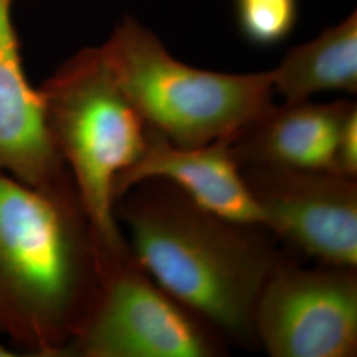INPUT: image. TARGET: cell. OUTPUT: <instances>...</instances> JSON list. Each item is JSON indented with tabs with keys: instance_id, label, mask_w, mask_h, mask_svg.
Instances as JSON below:
<instances>
[{
	"instance_id": "6da1fadb",
	"label": "cell",
	"mask_w": 357,
	"mask_h": 357,
	"mask_svg": "<svg viewBox=\"0 0 357 357\" xmlns=\"http://www.w3.org/2000/svg\"><path fill=\"white\" fill-rule=\"evenodd\" d=\"M101 278L100 246L70 175L44 187L0 171V336L65 357Z\"/></svg>"
},
{
	"instance_id": "7a4b0ae2",
	"label": "cell",
	"mask_w": 357,
	"mask_h": 357,
	"mask_svg": "<svg viewBox=\"0 0 357 357\" xmlns=\"http://www.w3.org/2000/svg\"><path fill=\"white\" fill-rule=\"evenodd\" d=\"M141 268L211 328L255 340L258 295L278 261L271 231L217 216L165 180L150 178L115 202Z\"/></svg>"
},
{
	"instance_id": "3957f363",
	"label": "cell",
	"mask_w": 357,
	"mask_h": 357,
	"mask_svg": "<svg viewBox=\"0 0 357 357\" xmlns=\"http://www.w3.org/2000/svg\"><path fill=\"white\" fill-rule=\"evenodd\" d=\"M60 153L100 249L128 255L115 217V178L144 151L149 126L119 86L101 48L78 52L38 88Z\"/></svg>"
},
{
	"instance_id": "277c9868",
	"label": "cell",
	"mask_w": 357,
	"mask_h": 357,
	"mask_svg": "<svg viewBox=\"0 0 357 357\" xmlns=\"http://www.w3.org/2000/svg\"><path fill=\"white\" fill-rule=\"evenodd\" d=\"M100 48L146 125L178 147L234 139L274 105L268 72L230 75L184 64L131 17Z\"/></svg>"
},
{
	"instance_id": "5b68a950",
	"label": "cell",
	"mask_w": 357,
	"mask_h": 357,
	"mask_svg": "<svg viewBox=\"0 0 357 357\" xmlns=\"http://www.w3.org/2000/svg\"><path fill=\"white\" fill-rule=\"evenodd\" d=\"M96 299L65 357H216L213 331L141 268L134 255L100 249Z\"/></svg>"
},
{
	"instance_id": "8992f818",
	"label": "cell",
	"mask_w": 357,
	"mask_h": 357,
	"mask_svg": "<svg viewBox=\"0 0 357 357\" xmlns=\"http://www.w3.org/2000/svg\"><path fill=\"white\" fill-rule=\"evenodd\" d=\"M253 328L268 356H356V268H303L278 258L258 295Z\"/></svg>"
},
{
	"instance_id": "52a82bcc",
	"label": "cell",
	"mask_w": 357,
	"mask_h": 357,
	"mask_svg": "<svg viewBox=\"0 0 357 357\" xmlns=\"http://www.w3.org/2000/svg\"><path fill=\"white\" fill-rule=\"evenodd\" d=\"M241 169L273 236L324 266L356 268L355 178L284 167Z\"/></svg>"
},
{
	"instance_id": "ba28073f",
	"label": "cell",
	"mask_w": 357,
	"mask_h": 357,
	"mask_svg": "<svg viewBox=\"0 0 357 357\" xmlns=\"http://www.w3.org/2000/svg\"><path fill=\"white\" fill-rule=\"evenodd\" d=\"M231 141L224 138L204 146L178 147L149 128L141 158L115 178V202L142 181L158 178L217 216L265 228L262 211L231 153Z\"/></svg>"
},
{
	"instance_id": "9c48e42d",
	"label": "cell",
	"mask_w": 357,
	"mask_h": 357,
	"mask_svg": "<svg viewBox=\"0 0 357 357\" xmlns=\"http://www.w3.org/2000/svg\"><path fill=\"white\" fill-rule=\"evenodd\" d=\"M13 1L0 0V171L31 185H52L69 171L52 141L41 91L23 68Z\"/></svg>"
},
{
	"instance_id": "30bf717a",
	"label": "cell",
	"mask_w": 357,
	"mask_h": 357,
	"mask_svg": "<svg viewBox=\"0 0 357 357\" xmlns=\"http://www.w3.org/2000/svg\"><path fill=\"white\" fill-rule=\"evenodd\" d=\"M356 107L348 100L273 105L234 137L231 153L241 167H284L333 174L339 135Z\"/></svg>"
},
{
	"instance_id": "8fae6325",
	"label": "cell",
	"mask_w": 357,
	"mask_h": 357,
	"mask_svg": "<svg viewBox=\"0 0 357 357\" xmlns=\"http://www.w3.org/2000/svg\"><path fill=\"white\" fill-rule=\"evenodd\" d=\"M284 103L310 101L323 91L357 93V13L289 52L268 72Z\"/></svg>"
},
{
	"instance_id": "7c38bea8",
	"label": "cell",
	"mask_w": 357,
	"mask_h": 357,
	"mask_svg": "<svg viewBox=\"0 0 357 357\" xmlns=\"http://www.w3.org/2000/svg\"><path fill=\"white\" fill-rule=\"evenodd\" d=\"M298 4V0H236L243 38L257 47H273L284 41L296 24Z\"/></svg>"
},
{
	"instance_id": "4fadbf2b",
	"label": "cell",
	"mask_w": 357,
	"mask_h": 357,
	"mask_svg": "<svg viewBox=\"0 0 357 357\" xmlns=\"http://www.w3.org/2000/svg\"><path fill=\"white\" fill-rule=\"evenodd\" d=\"M333 174L348 178L357 176V107L348 115L333 158Z\"/></svg>"
},
{
	"instance_id": "5bb4252c",
	"label": "cell",
	"mask_w": 357,
	"mask_h": 357,
	"mask_svg": "<svg viewBox=\"0 0 357 357\" xmlns=\"http://www.w3.org/2000/svg\"><path fill=\"white\" fill-rule=\"evenodd\" d=\"M20 356V354L15 352L11 348H7L6 345L0 344V357Z\"/></svg>"
}]
</instances>
